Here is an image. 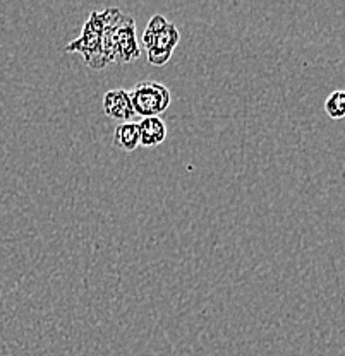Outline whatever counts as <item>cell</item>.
<instances>
[{
  "instance_id": "1",
  "label": "cell",
  "mask_w": 345,
  "mask_h": 356,
  "mask_svg": "<svg viewBox=\"0 0 345 356\" xmlns=\"http://www.w3.org/2000/svg\"><path fill=\"white\" fill-rule=\"evenodd\" d=\"M105 14V24H103V58L105 64H129V62L138 60L141 57V50L136 38V24L135 19L121 9L109 7L103 10Z\"/></svg>"
},
{
  "instance_id": "6",
  "label": "cell",
  "mask_w": 345,
  "mask_h": 356,
  "mask_svg": "<svg viewBox=\"0 0 345 356\" xmlns=\"http://www.w3.org/2000/svg\"><path fill=\"white\" fill-rule=\"evenodd\" d=\"M139 144L143 147H155L167 137V125L160 117H148L138 124Z\"/></svg>"
},
{
  "instance_id": "7",
  "label": "cell",
  "mask_w": 345,
  "mask_h": 356,
  "mask_svg": "<svg viewBox=\"0 0 345 356\" xmlns=\"http://www.w3.org/2000/svg\"><path fill=\"white\" fill-rule=\"evenodd\" d=\"M114 144L125 153H132L139 146V127L135 122L118 124L114 131Z\"/></svg>"
},
{
  "instance_id": "3",
  "label": "cell",
  "mask_w": 345,
  "mask_h": 356,
  "mask_svg": "<svg viewBox=\"0 0 345 356\" xmlns=\"http://www.w3.org/2000/svg\"><path fill=\"white\" fill-rule=\"evenodd\" d=\"M103 24H105V14H103V10L102 13H98V10L91 13L88 21L84 22L81 35L64 48L68 54L83 55L86 65L93 70H102L103 67H107L102 48Z\"/></svg>"
},
{
  "instance_id": "5",
  "label": "cell",
  "mask_w": 345,
  "mask_h": 356,
  "mask_svg": "<svg viewBox=\"0 0 345 356\" xmlns=\"http://www.w3.org/2000/svg\"><path fill=\"white\" fill-rule=\"evenodd\" d=\"M103 111H105L107 117L114 118V120H131L135 117V111H132L131 99H129V91L112 89V91L105 92V96H103Z\"/></svg>"
},
{
  "instance_id": "2",
  "label": "cell",
  "mask_w": 345,
  "mask_h": 356,
  "mask_svg": "<svg viewBox=\"0 0 345 356\" xmlns=\"http://www.w3.org/2000/svg\"><path fill=\"white\" fill-rule=\"evenodd\" d=\"M181 33L170 21L162 14H155L148 21L143 33V44L146 48V58L151 65L162 67L172 57L174 50L179 44Z\"/></svg>"
},
{
  "instance_id": "8",
  "label": "cell",
  "mask_w": 345,
  "mask_h": 356,
  "mask_svg": "<svg viewBox=\"0 0 345 356\" xmlns=\"http://www.w3.org/2000/svg\"><path fill=\"white\" fill-rule=\"evenodd\" d=\"M325 111L330 118H333V120H340L345 115V92L333 91L332 95L326 98Z\"/></svg>"
},
{
  "instance_id": "4",
  "label": "cell",
  "mask_w": 345,
  "mask_h": 356,
  "mask_svg": "<svg viewBox=\"0 0 345 356\" xmlns=\"http://www.w3.org/2000/svg\"><path fill=\"white\" fill-rule=\"evenodd\" d=\"M129 99H131L135 115L143 118L160 117L172 102L169 88L155 81H143L136 84L132 91H129Z\"/></svg>"
}]
</instances>
